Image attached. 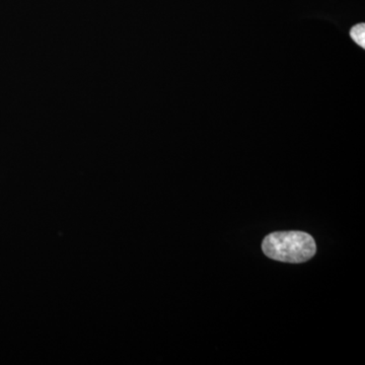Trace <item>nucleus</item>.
Segmentation results:
<instances>
[{"label":"nucleus","mask_w":365,"mask_h":365,"mask_svg":"<svg viewBox=\"0 0 365 365\" xmlns=\"http://www.w3.org/2000/svg\"><path fill=\"white\" fill-rule=\"evenodd\" d=\"M262 250L272 260L299 264L313 258L317 246L313 237L307 232H277L263 240Z\"/></svg>","instance_id":"f257e3e1"},{"label":"nucleus","mask_w":365,"mask_h":365,"mask_svg":"<svg viewBox=\"0 0 365 365\" xmlns=\"http://www.w3.org/2000/svg\"><path fill=\"white\" fill-rule=\"evenodd\" d=\"M350 37L362 49H365V25L364 23L357 24L350 30Z\"/></svg>","instance_id":"f03ea898"}]
</instances>
